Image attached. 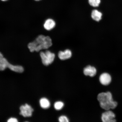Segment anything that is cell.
<instances>
[{"instance_id": "6da1fadb", "label": "cell", "mask_w": 122, "mask_h": 122, "mask_svg": "<svg viewBox=\"0 0 122 122\" xmlns=\"http://www.w3.org/2000/svg\"><path fill=\"white\" fill-rule=\"evenodd\" d=\"M52 45L51 39L49 36L39 35L33 42L28 44V47L31 52H39L42 49H47Z\"/></svg>"}, {"instance_id": "7a4b0ae2", "label": "cell", "mask_w": 122, "mask_h": 122, "mask_svg": "<svg viewBox=\"0 0 122 122\" xmlns=\"http://www.w3.org/2000/svg\"><path fill=\"white\" fill-rule=\"evenodd\" d=\"M97 99L101 107L106 111L115 109L118 105L117 102L113 100L112 94L109 92L100 93L97 96Z\"/></svg>"}, {"instance_id": "3957f363", "label": "cell", "mask_w": 122, "mask_h": 122, "mask_svg": "<svg viewBox=\"0 0 122 122\" xmlns=\"http://www.w3.org/2000/svg\"><path fill=\"white\" fill-rule=\"evenodd\" d=\"M7 68L17 72L22 73L24 71L23 67L21 66L12 65L9 63L6 59L4 57L0 61V71H4Z\"/></svg>"}, {"instance_id": "277c9868", "label": "cell", "mask_w": 122, "mask_h": 122, "mask_svg": "<svg viewBox=\"0 0 122 122\" xmlns=\"http://www.w3.org/2000/svg\"><path fill=\"white\" fill-rule=\"evenodd\" d=\"M40 56L42 63L46 66L52 63L55 57L54 53L49 50H47L45 52L41 51Z\"/></svg>"}, {"instance_id": "5b68a950", "label": "cell", "mask_w": 122, "mask_h": 122, "mask_svg": "<svg viewBox=\"0 0 122 122\" xmlns=\"http://www.w3.org/2000/svg\"><path fill=\"white\" fill-rule=\"evenodd\" d=\"M20 110V114L25 117H31L34 111L31 106L27 104L21 106Z\"/></svg>"}, {"instance_id": "8992f818", "label": "cell", "mask_w": 122, "mask_h": 122, "mask_svg": "<svg viewBox=\"0 0 122 122\" xmlns=\"http://www.w3.org/2000/svg\"><path fill=\"white\" fill-rule=\"evenodd\" d=\"M115 118V115L114 113L109 110L102 114V120L103 122H114L116 121Z\"/></svg>"}, {"instance_id": "52a82bcc", "label": "cell", "mask_w": 122, "mask_h": 122, "mask_svg": "<svg viewBox=\"0 0 122 122\" xmlns=\"http://www.w3.org/2000/svg\"><path fill=\"white\" fill-rule=\"evenodd\" d=\"M111 77L110 75L107 73H103L100 75L99 80L100 83L104 85H107L111 81Z\"/></svg>"}, {"instance_id": "ba28073f", "label": "cell", "mask_w": 122, "mask_h": 122, "mask_svg": "<svg viewBox=\"0 0 122 122\" xmlns=\"http://www.w3.org/2000/svg\"><path fill=\"white\" fill-rule=\"evenodd\" d=\"M72 56V53L69 50L67 49L64 51L59 52L58 56L61 60H64L70 58Z\"/></svg>"}, {"instance_id": "9c48e42d", "label": "cell", "mask_w": 122, "mask_h": 122, "mask_svg": "<svg viewBox=\"0 0 122 122\" xmlns=\"http://www.w3.org/2000/svg\"><path fill=\"white\" fill-rule=\"evenodd\" d=\"M97 72L96 68L90 65L87 66L84 69V73L85 75L89 76L92 77L95 76Z\"/></svg>"}, {"instance_id": "30bf717a", "label": "cell", "mask_w": 122, "mask_h": 122, "mask_svg": "<svg viewBox=\"0 0 122 122\" xmlns=\"http://www.w3.org/2000/svg\"><path fill=\"white\" fill-rule=\"evenodd\" d=\"M56 22L51 19H48L45 21L44 27L46 30H52L55 26Z\"/></svg>"}, {"instance_id": "8fae6325", "label": "cell", "mask_w": 122, "mask_h": 122, "mask_svg": "<svg viewBox=\"0 0 122 122\" xmlns=\"http://www.w3.org/2000/svg\"><path fill=\"white\" fill-rule=\"evenodd\" d=\"M102 14L97 10H93L91 13V17L94 20L98 22L102 19Z\"/></svg>"}, {"instance_id": "7c38bea8", "label": "cell", "mask_w": 122, "mask_h": 122, "mask_svg": "<svg viewBox=\"0 0 122 122\" xmlns=\"http://www.w3.org/2000/svg\"><path fill=\"white\" fill-rule=\"evenodd\" d=\"M40 104L41 107L44 109H47L50 107V104L48 99L45 98H42L40 101Z\"/></svg>"}, {"instance_id": "4fadbf2b", "label": "cell", "mask_w": 122, "mask_h": 122, "mask_svg": "<svg viewBox=\"0 0 122 122\" xmlns=\"http://www.w3.org/2000/svg\"><path fill=\"white\" fill-rule=\"evenodd\" d=\"M90 5L94 7H98L101 2L100 0H88Z\"/></svg>"}, {"instance_id": "5bb4252c", "label": "cell", "mask_w": 122, "mask_h": 122, "mask_svg": "<svg viewBox=\"0 0 122 122\" xmlns=\"http://www.w3.org/2000/svg\"><path fill=\"white\" fill-rule=\"evenodd\" d=\"M64 103L62 102H57L55 103L54 107L55 109L57 110H60L64 106Z\"/></svg>"}, {"instance_id": "9a60e30c", "label": "cell", "mask_w": 122, "mask_h": 122, "mask_svg": "<svg viewBox=\"0 0 122 122\" xmlns=\"http://www.w3.org/2000/svg\"><path fill=\"white\" fill-rule=\"evenodd\" d=\"M59 121L60 122H68L69 120L67 117L65 116H61L59 119Z\"/></svg>"}, {"instance_id": "2e32d148", "label": "cell", "mask_w": 122, "mask_h": 122, "mask_svg": "<svg viewBox=\"0 0 122 122\" xmlns=\"http://www.w3.org/2000/svg\"><path fill=\"white\" fill-rule=\"evenodd\" d=\"M7 122H17L18 121L16 118H11L9 119Z\"/></svg>"}, {"instance_id": "e0dca14e", "label": "cell", "mask_w": 122, "mask_h": 122, "mask_svg": "<svg viewBox=\"0 0 122 122\" xmlns=\"http://www.w3.org/2000/svg\"><path fill=\"white\" fill-rule=\"evenodd\" d=\"M4 56L3 54L1 52H0V61L3 58Z\"/></svg>"}, {"instance_id": "ac0fdd59", "label": "cell", "mask_w": 122, "mask_h": 122, "mask_svg": "<svg viewBox=\"0 0 122 122\" xmlns=\"http://www.w3.org/2000/svg\"><path fill=\"white\" fill-rule=\"evenodd\" d=\"M1 0L2 1H4V2H5V1H7L8 0Z\"/></svg>"}, {"instance_id": "d6986e66", "label": "cell", "mask_w": 122, "mask_h": 122, "mask_svg": "<svg viewBox=\"0 0 122 122\" xmlns=\"http://www.w3.org/2000/svg\"><path fill=\"white\" fill-rule=\"evenodd\" d=\"M34 0L36 1H39L42 0Z\"/></svg>"}]
</instances>
